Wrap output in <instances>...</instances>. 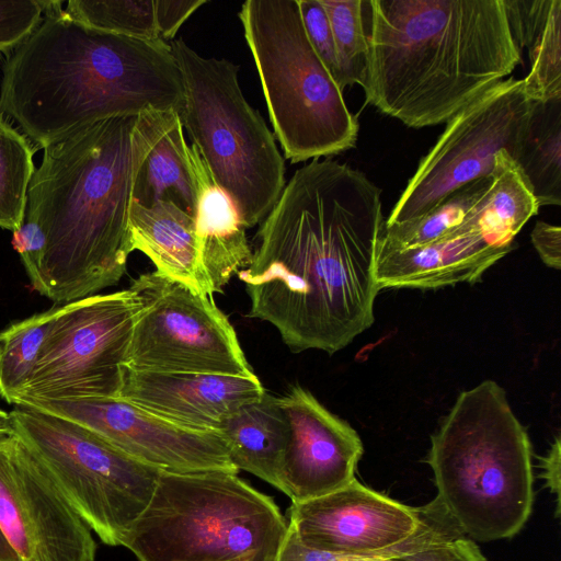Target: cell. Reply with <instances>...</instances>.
<instances>
[{
    "label": "cell",
    "mask_w": 561,
    "mask_h": 561,
    "mask_svg": "<svg viewBox=\"0 0 561 561\" xmlns=\"http://www.w3.org/2000/svg\"><path fill=\"white\" fill-rule=\"evenodd\" d=\"M381 191L363 172L312 159L285 184L237 273L248 317L270 322L294 353L347 346L375 320Z\"/></svg>",
    "instance_id": "obj_1"
},
{
    "label": "cell",
    "mask_w": 561,
    "mask_h": 561,
    "mask_svg": "<svg viewBox=\"0 0 561 561\" xmlns=\"http://www.w3.org/2000/svg\"><path fill=\"white\" fill-rule=\"evenodd\" d=\"M176 115L111 117L44 148L25 213L46 237L33 286L41 295L66 305L122 278L133 252L128 220L138 173Z\"/></svg>",
    "instance_id": "obj_2"
},
{
    "label": "cell",
    "mask_w": 561,
    "mask_h": 561,
    "mask_svg": "<svg viewBox=\"0 0 561 561\" xmlns=\"http://www.w3.org/2000/svg\"><path fill=\"white\" fill-rule=\"evenodd\" d=\"M61 3L45 1L41 24L7 59L0 114L44 149L106 118L180 111L183 84L169 43L95 30Z\"/></svg>",
    "instance_id": "obj_3"
},
{
    "label": "cell",
    "mask_w": 561,
    "mask_h": 561,
    "mask_svg": "<svg viewBox=\"0 0 561 561\" xmlns=\"http://www.w3.org/2000/svg\"><path fill=\"white\" fill-rule=\"evenodd\" d=\"M366 102L408 127L448 122L520 61L503 0H370Z\"/></svg>",
    "instance_id": "obj_4"
},
{
    "label": "cell",
    "mask_w": 561,
    "mask_h": 561,
    "mask_svg": "<svg viewBox=\"0 0 561 561\" xmlns=\"http://www.w3.org/2000/svg\"><path fill=\"white\" fill-rule=\"evenodd\" d=\"M426 461L435 499L465 537L507 539L525 526L534 503L531 445L495 381L457 397L431 437Z\"/></svg>",
    "instance_id": "obj_5"
},
{
    "label": "cell",
    "mask_w": 561,
    "mask_h": 561,
    "mask_svg": "<svg viewBox=\"0 0 561 561\" xmlns=\"http://www.w3.org/2000/svg\"><path fill=\"white\" fill-rule=\"evenodd\" d=\"M288 522L272 497L230 471L161 470L121 545L139 561H275Z\"/></svg>",
    "instance_id": "obj_6"
},
{
    "label": "cell",
    "mask_w": 561,
    "mask_h": 561,
    "mask_svg": "<svg viewBox=\"0 0 561 561\" xmlns=\"http://www.w3.org/2000/svg\"><path fill=\"white\" fill-rule=\"evenodd\" d=\"M239 19L285 158L298 163L355 147L359 125L308 39L298 0H248Z\"/></svg>",
    "instance_id": "obj_7"
},
{
    "label": "cell",
    "mask_w": 561,
    "mask_h": 561,
    "mask_svg": "<svg viewBox=\"0 0 561 561\" xmlns=\"http://www.w3.org/2000/svg\"><path fill=\"white\" fill-rule=\"evenodd\" d=\"M170 47L183 84L181 124L244 227L251 228L263 221L286 184L275 137L245 100L238 65L204 57L182 38Z\"/></svg>",
    "instance_id": "obj_8"
},
{
    "label": "cell",
    "mask_w": 561,
    "mask_h": 561,
    "mask_svg": "<svg viewBox=\"0 0 561 561\" xmlns=\"http://www.w3.org/2000/svg\"><path fill=\"white\" fill-rule=\"evenodd\" d=\"M10 414L14 434L76 513L105 545L119 546L149 504L161 470L64 417L28 405H16Z\"/></svg>",
    "instance_id": "obj_9"
},
{
    "label": "cell",
    "mask_w": 561,
    "mask_h": 561,
    "mask_svg": "<svg viewBox=\"0 0 561 561\" xmlns=\"http://www.w3.org/2000/svg\"><path fill=\"white\" fill-rule=\"evenodd\" d=\"M136 314L125 364L135 370L254 376L213 296L157 271L128 288Z\"/></svg>",
    "instance_id": "obj_10"
},
{
    "label": "cell",
    "mask_w": 561,
    "mask_h": 561,
    "mask_svg": "<svg viewBox=\"0 0 561 561\" xmlns=\"http://www.w3.org/2000/svg\"><path fill=\"white\" fill-rule=\"evenodd\" d=\"M533 103L524 80L510 77L461 108L420 161L385 225L422 217L456 190L490 175L502 150L515 160Z\"/></svg>",
    "instance_id": "obj_11"
},
{
    "label": "cell",
    "mask_w": 561,
    "mask_h": 561,
    "mask_svg": "<svg viewBox=\"0 0 561 561\" xmlns=\"http://www.w3.org/2000/svg\"><path fill=\"white\" fill-rule=\"evenodd\" d=\"M135 314L129 289L60 306L32 378L14 404L118 398Z\"/></svg>",
    "instance_id": "obj_12"
},
{
    "label": "cell",
    "mask_w": 561,
    "mask_h": 561,
    "mask_svg": "<svg viewBox=\"0 0 561 561\" xmlns=\"http://www.w3.org/2000/svg\"><path fill=\"white\" fill-rule=\"evenodd\" d=\"M287 522L308 548L370 559L465 537L436 499L411 507L356 479L325 495L291 502Z\"/></svg>",
    "instance_id": "obj_13"
},
{
    "label": "cell",
    "mask_w": 561,
    "mask_h": 561,
    "mask_svg": "<svg viewBox=\"0 0 561 561\" xmlns=\"http://www.w3.org/2000/svg\"><path fill=\"white\" fill-rule=\"evenodd\" d=\"M0 528L21 561H94L92 530L15 434H0Z\"/></svg>",
    "instance_id": "obj_14"
},
{
    "label": "cell",
    "mask_w": 561,
    "mask_h": 561,
    "mask_svg": "<svg viewBox=\"0 0 561 561\" xmlns=\"http://www.w3.org/2000/svg\"><path fill=\"white\" fill-rule=\"evenodd\" d=\"M24 405L78 423L129 457L160 470L238 473L218 432L182 427L119 398L34 401Z\"/></svg>",
    "instance_id": "obj_15"
},
{
    "label": "cell",
    "mask_w": 561,
    "mask_h": 561,
    "mask_svg": "<svg viewBox=\"0 0 561 561\" xmlns=\"http://www.w3.org/2000/svg\"><path fill=\"white\" fill-rule=\"evenodd\" d=\"M277 398L289 426L282 467L283 493L291 502H302L353 481L364 453L357 432L300 386Z\"/></svg>",
    "instance_id": "obj_16"
},
{
    "label": "cell",
    "mask_w": 561,
    "mask_h": 561,
    "mask_svg": "<svg viewBox=\"0 0 561 561\" xmlns=\"http://www.w3.org/2000/svg\"><path fill=\"white\" fill-rule=\"evenodd\" d=\"M264 393L255 375L154 373L123 366L118 398L182 427L218 432L229 414Z\"/></svg>",
    "instance_id": "obj_17"
},
{
    "label": "cell",
    "mask_w": 561,
    "mask_h": 561,
    "mask_svg": "<svg viewBox=\"0 0 561 561\" xmlns=\"http://www.w3.org/2000/svg\"><path fill=\"white\" fill-rule=\"evenodd\" d=\"M512 249L513 244H495L479 232L454 234L405 249L378 244L377 285L380 290L473 283Z\"/></svg>",
    "instance_id": "obj_18"
},
{
    "label": "cell",
    "mask_w": 561,
    "mask_h": 561,
    "mask_svg": "<svg viewBox=\"0 0 561 561\" xmlns=\"http://www.w3.org/2000/svg\"><path fill=\"white\" fill-rule=\"evenodd\" d=\"M128 231L131 250L147 255L157 272L213 296L192 215L170 199L150 206L133 201Z\"/></svg>",
    "instance_id": "obj_19"
},
{
    "label": "cell",
    "mask_w": 561,
    "mask_h": 561,
    "mask_svg": "<svg viewBox=\"0 0 561 561\" xmlns=\"http://www.w3.org/2000/svg\"><path fill=\"white\" fill-rule=\"evenodd\" d=\"M192 159L197 185L194 219L201 262L213 294L222 293L232 275L250 264L253 252L237 206L214 181L193 144Z\"/></svg>",
    "instance_id": "obj_20"
},
{
    "label": "cell",
    "mask_w": 561,
    "mask_h": 561,
    "mask_svg": "<svg viewBox=\"0 0 561 561\" xmlns=\"http://www.w3.org/2000/svg\"><path fill=\"white\" fill-rule=\"evenodd\" d=\"M218 433L238 471H248L283 492L289 426L277 397L265 392L239 407L221 422Z\"/></svg>",
    "instance_id": "obj_21"
},
{
    "label": "cell",
    "mask_w": 561,
    "mask_h": 561,
    "mask_svg": "<svg viewBox=\"0 0 561 561\" xmlns=\"http://www.w3.org/2000/svg\"><path fill=\"white\" fill-rule=\"evenodd\" d=\"M507 21L518 49H528L527 96L534 102L561 98V0L523 1Z\"/></svg>",
    "instance_id": "obj_22"
},
{
    "label": "cell",
    "mask_w": 561,
    "mask_h": 561,
    "mask_svg": "<svg viewBox=\"0 0 561 561\" xmlns=\"http://www.w3.org/2000/svg\"><path fill=\"white\" fill-rule=\"evenodd\" d=\"M491 175L488 190L453 234L479 232L495 244H513L514 237L538 213L539 206L507 151L495 156Z\"/></svg>",
    "instance_id": "obj_23"
},
{
    "label": "cell",
    "mask_w": 561,
    "mask_h": 561,
    "mask_svg": "<svg viewBox=\"0 0 561 561\" xmlns=\"http://www.w3.org/2000/svg\"><path fill=\"white\" fill-rule=\"evenodd\" d=\"M196 198L192 146L186 142L183 126L176 115L142 163L134 201L150 206L170 199L194 217Z\"/></svg>",
    "instance_id": "obj_24"
},
{
    "label": "cell",
    "mask_w": 561,
    "mask_h": 561,
    "mask_svg": "<svg viewBox=\"0 0 561 561\" xmlns=\"http://www.w3.org/2000/svg\"><path fill=\"white\" fill-rule=\"evenodd\" d=\"M515 162L538 206L561 205V98L533 103Z\"/></svg>",
    "instance_id": "obj_25"
},
{
    "label": "cell",
    "mask_w": 561,
    "mask_h": 561,
    "mask_svg": "<svg viewBox=\"0 0 561 561\" xmlns=\"http://www.w3.org/2000/svg\"><path fill=\"white\" fill-rule=\"evenodd\" d=\"M60 312L48 309L0 332V396L15 403L27 386Z\"/></svg>",
    "instance_id": "obj_26"
},
{
    "label": "cell",
    "mask_w": 561,
    "mask_h": 561,
    "mask_svg": "<svg viewBox=\"0 0 561 561\" xmlns=\"http://www.w3.org/2000/svg\"><path fill=\"white\" fill-rule=\"evenodd\" d=\"M492 175L472 181L448 195L439 205L416 219L382 225L379 245L405 249L427 244L451 236L469 210L488 190Z\"/></svg>",
    "instance_id": "obj_27"
},
{
    "label": "cell",
    "mask_w": 561,
    "mask_h": 561,
    "mask_svg": "<svg viewBox=\"0 0 561 561\" xmlns=\"http://www.w3.org/2000/svg\"><path fill=\"white\" fill-rule=\"evenodd\" d=\"M35 150L0 114V227L12 232L25 219Z\"/></svg>",
    "instance_id": "obj_28"
},
{
    "label": "cell",
    "mask_w": 561,
    "mask_h": 561,
    "mask_svg": "<svg viewBox=\"0 0 561 561\" xmlns=\"http://www.w3.org/2000/svg\"><path fill=\"white\" fill-rule=\"evenodd\" d=\"M64 10L70 18L99 31L160 39L153 0H70Z\"/></svg>",
    "instance_id": "obj_29"
},
{
    "label": "cell",
    "mask_w": 561,
    "mask_h": 561,
    "mask_svg": "<svg viewBox=\"0 0 561 561\" xmlns=\"http://www.w3.org/2000/svg\"><path fill=\"white\" fill-rule=\"evenodd\" d=\"M332 28L344 89L363 84L368 43L364 24V0H321Z\"/></svg>",
    "instance_id": "obj_30"
},
{
    "label": "cell",
    "mask_w": 561,
    "mask_h": 561,
    "mask_svg": "<svg viewBox=\"0 0 561 561\" xmlns=\"http://www.w3.org/2000/svg\"><path fill=\"white\" fill-rule=\"evenodd\" d=\"M298 5L308 39L313 50L337 87L343 91V76L334 37L321 0H298Z\"/></svg>",
    "instance_id": "obj_31"
},
{
    "label": "cell",
    "mask_w": 561,
    "mask_h": 561,
    "mask_svg": "<svg viewBox=\"0 0 561 561\" xmlns=\"http://www.w3.org/2000/svg\"><path fill=\"white\" fill-rule=\"evenodd\" d=\"M45 0L0 1V53L19 47L41 24Z\"/></svg>",
    "instance_id": "obj_32"
},
{
    "label": "cell",
    "mask_w": 561,
    "mask_h": 561,
    "mask_svg": "<svg viewBox=\"0 0 561 561\" xmlns=\"http://www.w3.org/2000/svg\"><path fill=\"white\" fill-rule=\"evenodd\" d=\"M374 561H486L473 540L459 537L437 541L417 550Z\"/></svg>",
    "instance_id": "obj_33"
},
{
    "label": "cell",
    "mask_w": 561,
    "mask_h": 561,
    "mask_svg": "<svg viewBox=\"0 0 561 561\" xmlns=\"http://www.w3.org/2000/svg\"><path fill=\"white\" fill-rule=\"evenodd\" d=\"M12 243L34 286L37 283L46 250V237L43 230L35 221L24 219L22 226L13 231Z\"/></svg>",
    "instance_id": "obj_34"
},
{
    "label": "cell",
    "mask_w": 561,
    "mask_h": 561,
    "mask_svg": "<svg viewBox=\"0 0 561 561\" xmlns=\"http://www.w3.org/2000/svg\"><path fill=\"white\" fill-rule=\"evenodd\" d=\"M153 2L158 36L165 43L172 42L182 24L207 3L205 0H153Z\"/></svg>",
    "instance_id": "obj_35"
},
{
    "label": "cell",
    "mask_w": 561,
    "mask_h": 561,
    "mask_svg": "<svg viewBox=\"0 0 561 561\" xmlns=\"http://www.w3.org/2000/svg\"><path fill=\"white\" fill-rule=\"evenodd\" d=\"M378 559L358 558L318 551L305 546L294 528L288 524L285 537L275 561H374Z\"/></svg>",
    "instance_id": "obj_36"
},
{
    "label": "cell",
    "mask_w": 561,
    "mask_h": 561,
    "mask_svg": "<svg viewBox=\"0 0 561 561\" xmlns=\"http://www.w3.org/2000/svg\"><path fill=\"white\" fill-rule=\"evenodd\" d=\"M530 237L541 261L547 266L559 270L561 267V228L537 221Z\"/></svg>",
    "instance_id": "obj_37"
},
{
    "label": "cell",
    "mask_w": 561,
    "mask_h": 561,
    "mask_svg": "<svg viewBox=\"0 0 561 561\" xmlns=\"http://www.w3.org/2000/svg\"><path fill=\"white\" fill-rule=\"evenodd\" d=\"M560 462H561V442L557 435L548 454L540 458L541 478L546 481V486L551 493L556 494L557 516L560 513Z\"/></svg>",
    "instance_id": "obj_38"
},
{
    "label": "cell",
    "mask_w": 561,
    "mask_h": 561,
    "mask_svg": "<svg viewBox=\"0 0 561 561\" xmlns=\"http://www.w3.org/2000/svg\"><path fill=\"white\" fill-rule=\"evenodd\" d=\"M0 561H21L0 528Z\"/></svg>",
    "instance_id": "obj_39"
},
{
    "label": "cell",
    "mask_w": 561,
    "mask_h": 561,
    "mask_svg": "<svg viewBox=\"0 0 561 561\" xmlns=\"http://www.w3.org/2000/svg\"><path fill=\"white\" fill-rule=\"evenodd\" d=\"M0 434H14L11 414L0 409Z\"/></svg>",
    "instance_id": "obj_40"
},
{
    "label": "cell",
    "mask_w": 561,
    "mask_h": 561,
    "mask_svg": "<svg viewBox=\"0 0 561 561\" xmlns=\"http://www.w3.org/2000/svg\"><path fill=\"white\" fill-rule=\"evenodd\" d=\"M226 561H261V559L256 553H247Z\"/></svg>",
    "instance_id": "obj_41"
}]
</instances>
